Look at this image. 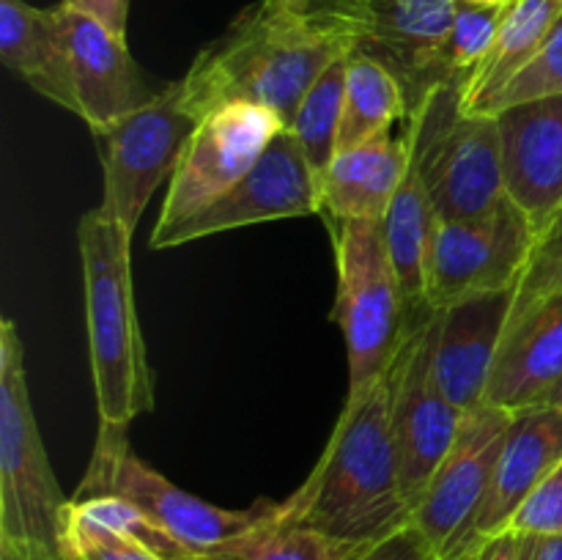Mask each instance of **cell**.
<instances>
[{"label": "cell", "mask_w": 562, "mask_h": 560, "mask_svg": "<svg viewBox=\"0 0 562 560\" xmlns=\"http://www.w3.org/2000/svg\"><path fill=\"white\" fill-rule=\"evenodd\" d=\"M562 294V214L543 228L541 242H538L532 261L516 289V311L536 305V302L549 300V296Z\"/></svg>", "instance_id": "29"}, {"label": "cell", "mask_w": 562, "mask_h": 560, "mask_svg": "<svg viewBox=\"0 0 562 560\" xmlns=\"http://www.w3.org/2000/svg\"><path fill=\"white\" fill-rule=\"evenodd\" d=\"M404 115H409L404 82L376 55L351 49L346 55L344 121H340L338 152L355 148L371 137L395 132Z\"/></svg>", "instance_id": "23"}, {"label": "cell", "mask_w": 562, "mask_h": 560, "mask_svg": "<svg viewBox=\"0 0 562 560\" xmlns=\"http://www.w3.org/2000/svg\"><path fill=\"white\" fill-rule=\"evenodd\" d=\"M560 214H562V209H560Z\"/></svg>", "instance_id": "39"}, {"label": "cell", "mask_w": 562, "mask_h": 560, "mask_svg": "<svg viewBox=\"0 0 562 560\" xmlns=\"http://www.w3.org/2000/svg\"><path fill=\"white\" fill-rule=\"evenodd\" d=\"M505 533L532 538L562 536V461L527 494Z\"/></svg>", "instance_id": "30"}, {"label": "cell", "mask_w": 562, "mask_h": 560, "mask_svg": "<svg viewBox=\"0 0 562 560\" xmlns=\"http://www.w3.org/2000/svg\"><path fill=\"white\" fill-rule=\"evenodd\" d=\"M55 14L69 49L80 119L93 135H102L115 121L157 97L159 91L132 58L124 36L110 31L97 16L64 3L55 5Z\"/></svg>", "instance_id": "15"}, {"label": "cell", "mask_w": 562, "mask_h": 560, "mask_svg": "<svg viewBox=\"0 0 562 560\" xmlns=\"http://www.w3.org/2000/svg\"><path fill=\"white\" fill-rule=\"evenodd\" d=\"M344 91H346V58L335 60L322 77L302 97L294 119L285 130L300 143L318 179L338 154L340 121H344Z\"/></svg>", "instance_id": "26"}, {"label": "cell", "mask_w": 562, "mask_h": 560, "mask_svg": "<svg viewBox=\"0 0 562 560\" xmlns=\"http://www.w3.org/2000/svg\"><path fill=\"white\" fill-rule=\"evenodd\" d=\"M541 228L508 195L486 214L439 220L426 264L431 311L470 296L516 289L532 261Z\"/></svg>", "instance_id": "8"}, {"label": "cell", "mask_w": 562, "mask_h": 560, "mask_svg": "<svg viewBox=\"0 0 562 560\" xmlns=\"http://www.w3.org/2000/svg\"><path fill=\"white\" fill-rule=\"evenodd\" d=\"M355 560H439V558L434 555L431 544L423 538V533L417 530L415 525H406L404 530L371 544V547H368L362 555H357Z\"/></svg>", "instance_id": "31"}, {"label": "cell", "mask_w": 562, "mask_h": 560, "mask_svg": "<svg viewBox=\"0 0 562 560\" xmlns=\"http://www.w3.org/2000/svg\"><path fill=\"white\" fill-rule=\"evenodd\" d=\"M516 289L470 296L464 302L434 311L431 371L439 390L461 412L483 404L510 313H514Z\"/></svg>", "instance_id": "16"}, {"label": "cell", "mask_w": 562, "mask_h": 560, "mask_svg": "<svg viewBox=\"0 0 562 560\" xmlns=\"http://www.w3.org/2000/svg\"><path fill=\"white\" fill-rule=\"evenodd\" d=\"M431 316L434 311H426L412 322L409 333L390 366L393 432L401 459V483H404L412 514L431 483L434 472L453 448L467 415L439 390L437 379H434Z\"/></svg>", "instance_id": "12"}, {"label": "cell", "mask_w": 562, "mask_h": 560, "mask_svg": "<svg viewBox=\"0 0 562 560\" xmlns=\"http://www.w3.org/2000/svg\"><path fill=\"white\" fill-rule=\"evenodd\" d=\"M505 195L541 228L562 209V97L499 110Z\"/></svg>", "instance_id": "17"}, {"label": "cell", "mask_w": 562, "mask_h": 560, "mask_svg": "<svg viewBox=\"0 0 562 560\" xmlns=\"http://www.w3.org/2000/svg\"><path fill=\"white\" fill-rule=\"evenodd\" d=\"M538 538L519 536V549H516V560H536Z\"/></svg>", "instance_id": "35"}, {"label": "cell", "mask_w": 562, "mask_h": 560, "mask_svg": "<svg viewBox=\"0 0 562 560\" xmlns=\"http://www.w3.org/2000/svg\"><path fill=\"white\" fill-rule=\"evenodd\" d=\"M560 16L562 0H514L510 3L492 53L464 86V108L470 113H481L483 104L538 53Z\"/></svg>", "instance_id": "24"}, {"label": "cell", "mask_w": 562, "mask_h": 560, "mask_svg": "<svg viewBox=\"0 0 562 560\" xmlns=\"http://www.w3.org/2000/svg\"><path fill=\"white\" fill-rule=\"evenodd\" d=\"M558 461H562V410L536 406L516 412L477 516L475 541L483 544L503 536L527 494L552 472Z\"/></svg>", "instance_id": "19"}, {"label": "cell", "mask_w": 562, "mask_h": 560, "mask_svg": "<svg viewBox=\"0 0 562 560\" xmlns=\"http://www.w3.org/2000/svg\"><path fill=\"white\" fill-rule=\"evenodd\" d=\"M437 223V209H434L431 198H428L426 184H423L415 165H409L398 192H395V198L390 201L387 212L382 217V234L390 261H393L395 272H398L406 307H409L412 316L428 311L426 264Z\"/></svg>", "instance_id": "22"}, {"label": "cell", "mask_w": 562, "mask_h": 560, "mask_svg": "<svg viewBox=\"0 0 562 560\" xmlns=\"http://www.w3.org/2000/svg\"><path fill=\"white\" fill-rule=\"evenodd\" d=\"M313 214H322V179L311 168L294 135L283 130L214 206L170 231L151 247L165 250L245 225Z\"/></svg>", "instance_id": "13"}, {"label": "cell", "mask_w": 562, "mask_h": 560, "mask_svg": "<svg viewBox=\"0 0 562 560\" xmlns=\"http://www.w3.org/2000/svg\"><path fill=\"white\" fill-rule=\"evenodd\" d=\"M195 126L198 119L187 110L179 82H168L151 102L97 135L104 170L99 209L135 236L154 190L173 176Z\"/></svg>", "instance_id": "10"}, {"label": "cell", "mask_w": 562, "mask_h": 560, "mask_svg": "<svg viewBox=\"0 0 562 560\" xmlns=\"http://www.w3.org/2000/svg\"><path fill=\"white\" fill-rule=\"evenodd\" d=\"M562 97V16L547 42L538 47V53L483 104L481 113H499L514 104L536 102V99Z\"/></svg>", "instance_id": "28"}, {"label": "cell", "mask_w": 562, "mask_h": 560, "mask_svg": "<svg viewBox=\"0 0 562 560\" xmlns=\"http://www.w3.org/2000/svg\"><path fill=\"white\" fill-rule=\"evenodd\" d=\"M278 5L289 11H311L313 9V0H274Z\"/></svg>", "instance_id": "36"}, {"label": "cell", "mask_w": 562, "mask_h": 560, "mask_svg": "<svg viewBox=\"0 0 562 560\" xmlns=\"http://www.w3.org/2000/svg\"><path fill=\"white\" fill-rule=\"evenodd\" d=\"M536 560H562V536L538 538Z\"/></svg>", "instance_id": "34"}, {"label": "cell", "mask_w": 562, "mask_h": 560, "mask_svg": "<svg viewBox=\"0 0 562 560\" xmlns=\"http://www.w3.org/2000/svg\"><path fill=\"white\" fill-rule=\"evenodd\" d=\"M514 412L481 404L464 415L453 448L415 505L412 525L431 544L439 560H453L472 547L483 500L492 486Z\"/></svg>", "instance_id": "11"}, {"label": "cell", "mask_w": 562, "mask_h": 560, "mask_svg": "<svg viewBox=\"0 0 562 560\" xmlns=\"http://www.w3.org/2000/svg\"><path fill=\"white\" fill-rule=\"evenodd\" d=\"M516 549H519V536L503 533L481 544V560H516Z\"/></svg>", "instance_id": "33"}, {"label": "cell", "mask_w": 562, "mask_h": 560, "mask_svg": "<svg viewBox=\"0 0 562 560\" xmlns=\"http://www.w3.org/2000/svg\"><path fill=\"white\" fill-rule=\"evenodd\" d=\"M285 130L274 110L231 102L198 121L170 176L151 245L220 201Z\"/></svg>", "instance_id": "9"}, {"label": "cell", "mask_w": 562, "mask_h": 560, "mask_svg": "<svg viewBox=\"0 0 562 560\" xmlns=\"http://www.w3.org/2000/svg\"><path fill=\"white\" fill-rule=\"evenodd\" d=\"M69 9L82 11V14L97 16L99 22L110 27L113 33L126 38V22H130L132 0H60Z\"/></svg>", "instance_id": "32"}, {"label": "cell", "mask_w": 562, "mask_h": 560, "mask_svg": "<svg viewBox=\"0 0 562 560\" xmlns=\"http://www.w3.org/2000/svg\"><path fill=\"white\" fill-rule=\"evenodd\" d=\"M60 555L71 560H165L132 533L93 519L75 500L64 508Z\"/></svg>", "instance_id": "27"}, {"label": "cell", "mask_w": 562, "mask_h": 560, "mask_svg": "<svg viewBox=\"0 0 562 560\" xmlns=\"http://www.w3.org/2000/svg\"><path fill=\"white\" fill-rule=\"evenodd\" d=\"M562 382V294L510 313L483 404L525 412L547 404Z\"/></svg>", "instance_id": "18"}, {"label": "cell", "mask_w": 562, "mask_h": 560, "mask_svg": "<svg viewBox=\"0 0 562 560\" xmlns=\"http://www.w3.org/2000/svg\"><path fill=\"white\" fill-rule=\"evenodd\" d=\"M357 47L360 33L346 0H313L311 11L258 0L195 55L179 91L198 121L223 104L250 102L274 110L289 126L313 82Z\"/></svg>", "instance_id": "1"}, {"label": "cell", "mask_w": 562, "mask_h": 560, "mask_svg": "<svg viewBox=\"0 0 562 560\" xmlns=\"http://www.w3.org/2000/svg\"><path fill=\"white\" fill-rule=\"evenodd\" d=\"M360 49L376 55L404 82L409 115L428 91L456 80L445 66L456 0H346Z\"/></svg>", "instance_id": "14"}, {"label": "cell", "mask_w": 562, "mask_h": 560, "mask_svg": "<svg viewBox=\"0 0 562 560\" xmlns=\"http://www.w3.org/2000/svg\"><path fill=\"white\" fill-rule=\"evenodd\" d=\"M280 503L258 525L214 549L206 560H355L371 544L346 541L280 516Z\"/></svg>", "instance_id": "25"}, {"label": "cell", "mask_w": 562, "mask_h": 560, "mask_svg": "<svg viewBox=\"0 0 562 560\" xmlns=\"http://www.w3.org/2000/svg\"><path fill=\"white\" fill-rule=\"evenodd\" d=\"M58 560H71V558H64V555H60V558Z\"/></svg>", "instance_id": "38"}, {"label": "cell", "mask_w": 562, "mask_h": 560, "mask_svg": "<svg viewBox=\"0 0 562 560\" xmlns=\"http://www.w3.org/2000/svg\"><path fill=\"white\" fill-rule=\"evenodd\" d=\"M126 428L99 421L91 461L71 497L126 500L184 547L190 560H206L214 549L250 530L274 508V500H258L250 508L231 511L184 492L132 450Z\"/></svg>", "instance_id": "7"}, {"label": "cell", "mask_w": 562, "mask_h": 560, "mask_svg": "<svg viewBox=\"0 0 562 560\" xmlns=\"http://www.w3.org/2000/svg\"><path fill=\"white\" fill-rule=\"evenodd\" d=\"M412 165V137L384 132L335 154L322 176V214L338 220H382Z\"/></svg>", "instance_id": "20"}, {"label": "cell", "mask_w": 562, "mask_h": 560, "mask_svg": "<svg viewBox=\"0 0 562 560\" xmlns=\"http://www.w3.org/2000/svg\"><path fill=\"white\" fill-rule=\"evenodd\" d=\"M412 165L439 220L486 214L505 198L497 115L464 108V82L445 80L409 115Z\"/></svg>", "instance_id": "5"}, {"label": "cell", "mask_w": 562, "mask_h": 560, "mask_svg": "<svg viewBox=\"0 0 562 560\" xmlns=\"http://www.w3.org/2000/svg\"><path fill=\"white\" fill-rule=\"evenodd\" d=\"M77 245L99 421L130 426L154 410L151 368L132 283V234L102 209H93L80 217Z\"/></svg>", "instance_id": "3"}, {"label": "cell", "mask_w": 562, "mask_h": 560, "mask_svg": "<svg viewBox=\"0 0 562 560\" xmlns=\"http://www.w3.org/2000/svg\"><path fill=\"white\" fill-rule=\"evenodd\" d=\"M453 560H481V547L467 549V552H461L459 558H453Z\"/></svg>", "instance_id": "37"}, {"label": "cell", "mask_w": 562, "mask_h": 560, "mask_svg": "<svg viewBox=\"0 0 562 560\" xmlns=\"http://www.w3.org/2000/svg\"><path fill=\"white\" fill-rule=\"evenodd\" d=\"M66 494L49 467L16 324H0V560H58Z\"/></svg>", "instance_id": "4"}, {"label": "cell", "mask_w": 562, "mask_h": 560, "mask_svg": "<svg viewBox=\"0 0 562 560\" xmlns=\"http://www.w3.org/2000/svg\"><path fill=\"white\" fill-rule=\"evenodd\" d=\"M327 225L333 228L338 264L333 318L344 333L349 355L346 399H355L390 371L420 313L412 316L406 307L398 272L384 245L382 220H338Z\"/></svg>", "instance_id": "6"}, {"label": "cell", "mask_w": 562, "mask_h": 560, "mask_svg": "<svg viewBox=\"0 0 562 560\" xmlns=\"http://www.w3.org/2000/svg\"><path fill=\"white\" fill-rule=\"evenodd\" d=\"M0 58L33 91L80 115L64 31L53 9L25 0H0Z\"/></svg>", "instance_id": "21"}, {"label": "cell", "mask_w": 562, "mask_h": 560, "mask_svg": "<svg viewBox=\"0 0 562 560\" xmlns=\"http://www.w3.org/2000/svg\"><path fill=\"white\" fill-rule=\"evenodd\" d=\"M280 516L346 541L376 544L412 525L393 432L390 371L346 399L322 459L300 489L280 500Z\"/></svg>", "instance_id": "2"}]
</instances>
